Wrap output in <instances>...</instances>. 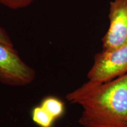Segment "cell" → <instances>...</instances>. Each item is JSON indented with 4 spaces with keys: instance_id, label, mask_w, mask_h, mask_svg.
I'll return each instance as SVG.
<instances>
[{
    "instance_id": "obj_1",
    "label": "cell",
    "mask_w": 127,
    "mask_h": 127,
    "mask_svg": "<svg viewBox=\"0 0 127 127\" xmlns=\"http://www.w3.org/2000/svg\"><path fill=\"white\" fill-rule=\"evenodd\" d=\"M66 98L81 107L84 127H127V74L104 83L88 81Z\"/></svg>"
},
{
    "instance_id": "obj_2",
    "label": "cell",
    "mask_w": 127,
    "mask_h": 127,
    "mask_svg": "<svg viewBox=\"0 0 127 127\" xmlns=\"http://www.w3.org/2000/svg\"><path fill=\"white\" fill-rule=\"evenodd\" d=\"M127 74V44L111 50H102L95 55L87 74L89 81L108 82Z\"/></svg>"
},
{
    "instance_id": "obj_3",
    "label": "cell",
    "mask_w": 127,
    "mask_h": 127,
    "mask_svg": "<svg viewBox=\"0 0 127 127\" xmlns=\"http://www.w3.org/2000/svg\"><path fill=\"white\" fill-rule=\"evenodd\" d=\"M35 71L22 60L13 47L0 42V82L13 87L29 85Z\"/></svg>"
},
{
    "instance_id": "obj_4",
    "label": "cell",
    "mask_w": 127,
    "mask_h": 127,
    "mask_svg": "<svg viewBox=\"0 0 127 127\" xmlns=\"http://www.w3.org/2000/svg\"><path fill=\"white\" fill-rule=\"evenodd\" d=\"M109 26L102 38V50L127 44V0H113L109 4Z\"/></svg>"
},
{
    "instance_id": "obj_5",
    "label": "cell",
    "mask_w": 127,
    "mask_h": 127,
    "mask_svg": "<svg viewBox=\"0 0 127 127\" xmlns=\"http://www.w3.org/2000/svg\"><path fill=\"white\" fill-rule=\"evenodd\" d=\"M39 105L56 121L61 118L65 112L64 102L63 100L54 95H48L44 97Z\"/></svg>"
},
{
    "instance_id": "obj_6",
    "label": "cell",
    "mask_w": 127,
    "mask_h": 127,
    "mask_svg": "<svg viewBox=\"0 0 127 127\" xmlns=\"http://www.w3.org/2000/svg\"><path fill=\"white\" fill-rule=\"evenodd\" d=\"M31 117L32 121L39 127H53L57 121L40 105L32 109Z\"/></svg>"
},
{
    "instance_id": "obj_7",
    "label": "cell",
    "mask_w": 127,
    "mask_h": 127,
    "mask_svg": "<svg viewBox=\"0 0 127 127\" xmlns=\"http://www.w3.org/2000/svg\"><path fill=\"white\" fill-rule=\"evenodd\" d=\"M31 1V0H0V3L7 7L15 8L23 7Z\"/></svg>"
},
{
    "instance_id": "obj_8",
    "label": "cell",
    "mask_w": 127,
    "mask_h": 127,
    "mask_svg": "<svg viewBox=\"0 0 127 127\" xmlns=\"http://www.w3.org/2000/svg\"><path fill=\"white\" fill-rule=\"evenodd\" d=\"M0 42H2L3 44H6V45L13 47L12 41L11 40V38H9L7 32L1 27H0Z\"/></svg>"
}]
</instances>
